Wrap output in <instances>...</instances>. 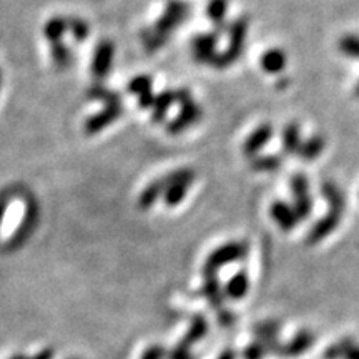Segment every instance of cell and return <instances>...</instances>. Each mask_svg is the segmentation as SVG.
Returning a JSON list of instances; mask_svg holds the SVG:
<instances>
[{
    "label": "cell",
    "mask_w": 359,
    "mask_h": 359,
    "mask_svg": "<svg viewBox=\"0 0 359 359\" xmlns=\"http://www.w3.org/2000/svg\"><path fill=\"white\" fill-rule=\"evenodd\" d=\"M190 6L183 0H170L166 3L165 12L150 29L142 32V42L149 52H157L168 42L170 34L175 29H178L180 23L185 19H188Z\"/></svg>",
    "instance_id": "1"
},
{
    "label": "cell",
    "mask_w": 359,
    "mask_h": 359,
    "mask_svg": "<svg viewBox=\"0 0 359 359\" xmlns=\"http://www.w3.org/2000/svg\"><path fill=\"white\" fill-rule=\"evenodd\" d=\"M177 103H180L182 110L173 120H170L166 125V131L170 135H180L186 129L193 127L195 123L199 122L202 118V107L195 103L193 97H191L190 90L178 89L177 90Z\"/></svg>",
    "instance_id": "2"
},
{
    "label": "cell",
    "mask_w": 359,
    "mask_h": 359,
    "mask_svg": "<svg viewBox=\"0 0 359 359\" xmlns=\"http://www.w3.org/2000/svg\"><path fill=\"white\" fill-rule=\"evenodd\" d=\"M246 34H248V19L241 17L235 20L230 27V43L228 49L223 54H218L215 58V69H228L237 60L241 57L243 47H245Z\"/></svg>",
    "instance_id": "3"
},
{
    "label": "cell",
    "mask_w": 359,
    "mask_h": 359,
    "mask_svg": "<svg viewBox=\"0 0 359 359\" xmlns=\"http://www.w3.org/2000/svg\"><path fill=\"white\" fill-rule=\"evenodd\" d=\"M246 251H248L246 243H239V241H231V243H226V245L219 246V248L215 250L208 257V259H206L203 273H217L221 266L245 258Z\"/></svg>",
    "instance_id": "4"
},
{
    "label": "cell",
    "mask_w": 359,
    "mask_h": 359,
    "mask_svg": "<svg viewBox=\"0 0 359 359\" xmlns=\"http://www.w3.org/2000/svg\"><path fill=\"white\" fill-rule=\"evenodd\" d=\"M39 223V205L34 198H30L29 202H25V213H23L22 221H20L19 228L15 230V233L12 235V238L9 239V245L7 248L9 250H19L29 241V238L32 237L35 228H37Z\"/></svg>",
    "instance_id": "5"
},
{
    "label": "cell",
    "mask_w": 359,
    "mask_h": 359,
    "mask_svg": "<svg viewBox=\"0 0 359 359\" xmlns=\"http://www.w3.org/2000/svg\"><path fill=\"white\" fill-rule=\"evenodd\" d=\"M171 183L163 193L166 206H177L183 202L185 195L188 193L191 183L195 180V171L190 168H182L171 171Z\"/></svg>",
    "instance_id": "6"
},
{
    "label": "cell",
    "mask_w": 359,
    "mask_h": 359,
    "mask_svg": "<svg viewBox=\"0 0 359 359\" xmlns=\"http://www.w3.org/2000/svg\"><path fill=\"white\" fill-rule=\"evenodd\" d=\"M115 57V45L111 40H102L97 47H95L94 58H91V74L97 80L105 78L110 74L111 63Z\"/></svg>",
    "instance_id": "7"
},
{
    "label": "cell",
    "mask_w": 359,
    "mask_h": 359,
    "mask_svg": "<svg viewBox=\"0 0 359 359\" xmlns=\"http://www.w3.org/2000/svg\"><path fill=\"white\" fill-rule=\"evenodd\" d=\"M219 37V32L215 34H202L193 37L191 42V50H193V57L199 63H206V65H213L215 58H217V42Z\"/></svg>",
    "instance_id": "8"
},
{
    "label": "cell",
    "mask_w": 359,
    "mask_h": 359,
    "mask_svg": "<svg viewBox=\"0 0 359 359\" xmlns=\"http://www.w3.org/2000/svg\"><path fill=\"white\" fill-rule=\"evenodd\" d=\"M342 211L345 208H336V206H329L328 213L325 218H321L316 225L313 226L308 235V243L309 245H316V243L323 241L329 233H333L338 228L339 221H341Z\"/></svg>",
    "instance_id": "9"
},
{
    "label": "cell",
    "mask_w": 359,
    "mask_h": 359,
    "mask_svg": "<svg viewBox=\"0 0 359 359\" xmlns=\"http://www.w3.org/2000/svg\"><path fill=\"white\" fill-rule=\"evenodd\" d=\"M122 113H123L122 103H120V105H105V109L100 110L98 113L91 115V117L85 120L83 130H85L87 135H97L98 131H102L103 129H107V127L111 125V123H113Z\"/></svg>",
    "instance_id": "10"
},
{
    "label": "cell",
    "mask_w": 359,
    "mask_h": 359,
    "mask_svg": "<svg viewBox=\"0 0 359 359\" xmlns=\"http://www.w3.org/2000/svg\"><path fill=\"white\" fill-rule=\"evenodd\" d=\"M271 138H273V127L268 125V123H266V125L258 127V129L254 130L253 133L248 137V140L245 142L243 151H245V155L248 158H254Z\"/></svg>",
    "instance_id": "11"
},
{
    "label": "cell",
    "mask_w": 359,
    "mask_h": 359,
    "mask_svg": "<svg viewBox=\"0 0 359 359\" xmlns=\"http://www.w3.org/2000/svg\"><path fill=\"white\" fill-rule=\"evenodd\" d=\"M170 183H171L170 173L166 175V177H162V178L155 180V182H151L150 185L142 191V195H140V198H138L140 208L146 210V208H150V206H153V203L160 198V195L165 193V190L168 188Z\"/></svg>",
    "instance_id": "12"
},
{
    "label": "cell",
    "mask_w": 359,
    "mask_h": 359,
    "mask_svg": "<svg viewBox=\"0 0 359 359\" xmlns=\"http://www.w3.org/2000/svg\"><path fill=\"white\" fill-rule=\"evenodd\" d=\"M271 217H273L274 221L278 223L279 228L285 231L293 230L299 221L296 211H294L293 206H290L288 203L285 202H276L273 206H271Z\"/></svg>",
    "instance_id": "13"
},
{
    "label": "cell",
    "mask_w": 359,
    "mask_h": 359,
    "mask_svg": "<svg viewBox=\"0 0 359 359\" xmlns=\"http://www.w3.org/2000/svg\"><path fill=\"white\" fill-rule=\"evenodd\" d=\"M177 102V90H165L155 97V103L151 107V120L155 123H162L168 113L170 107Z\"/></svg>",
    "instance_id": "14"
},
{
    "label": "cell",
    "mask_w": 359,
    "mask_h": 359,
    "mask_svg": "<svg viewBox=\"0 0 359 359\" xmlns=\"http://www.w3.org/2000/svg\"><path fill=\"white\" fill-rule=\"evenodd\" d=\"M205 274V285H203L202 296H205L210 301L213 308H221L223 293L219 288V281L217 273H203Z\"/></svg>",
    "instance_id": "15"
},
{
    "label": "cell",
    "mask_w": 359,
    "mask_h": 359,
    "mask_svg": "<svg viewBox=\"0 0 359 359\" xmlns=\"http://www.w3.org/2000/svg\"><path fill=\"white\" fill-rule=\"evenodd\" d=\"M313 341H314L313 334L308 333V331H301V333H299L290 345L279 346L278 354H283V356H296V354H301L305 353L306 349H309L311 345H313Z\"/></svg>",
    "instance_id": "16"
},
{
    "label": "cell",
    "mask_w": 359,
    "mask_h": 359,
    "mask_svg": "<svg viewBox=\"0 0 359 359\" xmlns=\"http://www.w3.org/2000/svg\"><path fill=\"white\" fill-rule=\"evenodd\" d=\"M206 331H208V325H206L205 318L193 316V319H191V326H190L188 333H186L185 336L182 338V341H180L178 346L190 349L191 345H195V342L199 341V339L205 338Z\"/></svg>",
    "instance_id": "17"
},
{
    "label": "cell",
    "mask_w": 359,
    "mask_h": 359,
    "mask_svg": "<svg viewBox=\"0 0 359 359\" xmlns=\"http://www.w3.org/2000/svg\"><path fill=\"white\" fill-rule=\"evenodd\" d=\"M286 65L285 52L279 49H271L265 52L261 57V67L266 74H279Z\"/></svg>",
    "instance_id": "18"
},
{
    "label": "cell",
    "mask_w": 359,
    "mask_h": 359,
    "mask_svg": "<svg viewBox=\"0 0 359 359\" xmlns=\"http://www.w3.org/2000/svg\"><path fill=\"white\" fill-rule=\"evenodd\" d=\"M323 150H325V140L319 135H314V137L306 140L305 143H301L298 155L303 162H313L323 153Z\"/></svg>",
    "instance_id": "19"
},
{
    "label": "cell",
    "mask_w": 359,
    "mask_h": 359,
    "mask_svg": "<svg viewBox=\"0 0 359 359\" xmlns=\"http://www.w3.org/2000/svg\"><path fill=\"white\" fill-rule=\"evenodd\" d=\"M301 146V135H299L298 123H290L283 131V155L298 153Z\"/></svg>",
    "instance_id": "20"
},
{
    "label": "cell",
    "mask_w": 359,
    "mask_h": 359,
    "mask_svg": "<svg viewBox=\"0 0 359 359\" xmlns=\"http://www.w3.org/2000/svg\"><path fill=\"white\" fill-rule=\"evenodd\" d=\"M67 30H69V20H67V17H52L43 27V35H45V39L50 43H55L62 40Z\"/></svg>",
    "instance_id": "21"
},
{
    "label": "cell",
    "mask_w": 359,
    "mask_h": 359,
    "mask_svg": "<svg viewBox=\"0 0 359 359\" xmlns=\"http://www.w3.org/2000/svg\"><path fill=\"white\" fill-rule=\"evenodd\" d=\"M50 45H52V49H50L52 60H54L55 67H57L58 70L69 69V67L72 65V60H74V55H72L70 47L65 45L62 40H60V42L50 43Z\"/></svg>",
    "instance_id": "22"
},
{
    "label": "cell",
    "mask_w": 359,
    "mask_h": 359,
    "mask_svg": "<svg viewBox=\"0 0 359 359\" xmlns=\"http://www.w3.org/2000/svg\"><path fill=\"white\" fill-rule=\"evenodd\" d=\"M87 95H89V98L100 100V102H103L105 105H120V103H122V97H120L117 91L107 89L102 83L91 85L89 91H87Z\"/></svg>",
    "instance_id": "23"
},
{
    "label": "cell",
    "mask_w": 359,
    "mask_h": 359,
    "mask_svg": "<svg viewBox=\"0 0 359 359\" xmlns=\"http://www.w3.org/2000/svg\"><path fill=\"white\" fill-rule=\"evenodd\" d=\"M246 293H248V276L245 271H239L226 285V294L233 299H241Z\"/></svg>",
    "instance_id": "24"
},
{
    "label": "cell",
    "mask_w": 359,
    "mask_h": 359,
    "mask_svg": "<svg viewBox=\"0 0 359 359\" xmlns=\"http://www.w3.org/2000/svg\"><path fill=\"white\" fill-rule=\"evenodd\" d=\"M226 12H228V0H210L206 14H208L211 22L218 25V32L225 29V23L223 22H225Z\"/></svg>",
    "instance_id": "25"
},
{
    "label": "cell",
    "mask_w": 359,
    "mask_h": 359,
    "mask_svg": "<svg viewBox=\"0 0 359 359\" xmlns=\"http://www.w3.org/2000/svg\"><path fill=\"white\" fill-rule=\"evenodd\" d=\"M283 165V157L279 155H266V157L251 158V168L257 171H274Z\"/></svg>",
    "instance_id": "26"
},
{
    "label": "cell",
    "mask_w": 359,
    "mask_h": 359,
    "mask_svg": "<svg viewBox=\"0 0 359 359\" xmlns=\"http://www.w3.org/2000/svg\"><path fill=\"white\" fill-rule=\"evenodd\" d=\"M294 197V211H296L299 219L309 218L311 210H313V202H311L309 191H303V193L293 195Z\"/></svg>",
    "instance_id": "27"
},
{
    "label": "cell",
    "mask_w": 359,
    "mask_h": 359,
    "mask_svg": "<svg viewBox=\"0 0 359 359\" xmlns=\"http://www.w3.org/2000/svg\"><path fill=\"white\" fill-rule=\"evenodd\" d=\"M323 195H325L326 202H328L329 206H336V208H345V195H342V191L338 188L334 183L331 182H326L325 185H323Z\"/></svg>",
    "instance_id": "28"
},
{
    "label": "cell",
    "mask_w": 359,
    "mask_h": 359,
    "mask_svg": "<svg viewBox=\"0 0 359 359\" xmlns=\"http://www.w3.org/2000/svg\"><path fill=\"white\" fill-rule=\"evenodd\" d=\"M67 20H69V32L72 34V37L77 40V42H85V39L90 34L89 23L83 19L77 17H67Z\"/></svg>",
    "instance_id": "29"
},
{
    "label": "cell",
    "mask_w": 359,
    "mask_h": 359,
    "mask_svg": "<svg viewBox=\"0 0 359 359\" xmlns=\"http://www.w3.org/2000/svg\"><path fill=\"white\" fill-rule=\"evenodd\" d=\"M150 90H153V78L150 75H138V77L130 80L129 94L140 97V95Z\"/></svg>",
    "instance_id": "30"
},
{
    "label": "cell",
    "mask_w": 359,
    "mask_h": 359,
    "mask_svg": "<svg viewBox=\"0 0 359 359\" xmlns=\"http://www.w3.org/2000/svg\"><path fill=\"white\" fill-rule=\"evenodd\" d=\"M339 50L351 58H359V37L358 35H346L339 40Z\"/></svg>",
    "instance_id": "31"
},
{
    "label": "cell",
    "mask_w": 359,
    "mask_h": 359,
    "mask_svg": "<svg viewBox=\"0 0 359 359\" xmlns=\"http://www.w3.org/2000/svg\"><path fill=\"white\" fill-rule=\"evenodd\" d=\"M353 346V341L351 339H345V341L338 342V345L331 346V348L326 351L325 358L326 359H336V358H345V354L348 353V349Z\"/></svg>",
    "instance_id": "32"
},
{
    "label": "cell",
    "mask_w": 359,
    "mask_h": 359,
    "mask_svg": "<svg viewBox=\"0 0 359 359\" xmlns=\"http://www.w3.org/2000/svg\"><path fill=\"white\" fill-rule=\"evenodd\" d=\"M266 348L261 345V342H254V345H250L245 351V359H261L265 356Z\"/></svg>",
    "instance_id": "33"
},
{
    "label": "cell",
    "mask_w": 359,
    "mask_h": 359,
    "mask_svg": "<svg viewBox=\"0 0 359 359\" xmlns=\"http://www.w3.org/2000/svg\"><path fill=\"white\" fill-rule=\"evenodd\" d=\"M165 354H166V351L163 349L162 346L153 345L142 354V359H163L165 358Z\"/></svg>",
    "instance_id": "34"
},
{
    "label": "cell",
    "mask_w": 359,
    "mask_h": 359,
    "mask_svg": "<svg viewBox=\"0 0 359 359\" xmlns=\"http://www.w3.org/2000/svg\"><path fill=\"white\" fill-rule=\"evenodd\" d=\"M153 103H155L153 90L145 91V94H142V95H140V97H138V105H140V109L149 110V109H151V107H153Z\"/></svg>",
    "instance_id": "35"
},
{
    "label": "cell",
    "mask_w": 359,
    "mask_h": 359,
    "mask_svg": "<svg viewBox=\"0 0 359 359\" xmlns=\"http://www.w3.org/2000/svg\"><path fill=\"white\" fill-rule=\"evenodd\" d=\"M168 359H195V358L190 354V349L182 348V346H177V348H175L170 353Z\"/></svg>",
    "instance_id": "36"
},
{
    "label": "cell",
    "mask_w": 359,
    "mask_h": 359,
    "mask_svg": "<svg viewBox=\"0 0 359 359\" xmlns=\"http://www.w3.org/2000/svg\"><path fill=\"white\" fill-rule=\"evenodd\" d=\"M7 208H9V195L2 193L0 195V225H2L3 217H6Z\"/></svg>",
    "instance_id": "37"
},
{
    "label": "cell",
    "mask_w": 359,
    "mask_h": 359,
    "mask_svg": "<svg viewBox=\"0 0 359 359\" xmlns=\"http://www.w3.org/2000/svg\"><path fill=\"white\" fill-rule=\"evenodd\" d=\"M54 354H55L54 349L45 348V349L40 351V353L35 354L34 358H29V359H54Z\"/></svg>",
    "instance_id": "38"
},
{
    "label": "cell",
    "mask_w": 359,
    "mask_h": 359,
    "mask_svg": "<svg viewBox=\"0 0 359 359\" xmlns=\"http://www.w3.org/2000/svg\"><path fill=\"white\" fill-rule=\"evenodd\" d=\"M219 323H221L223 326H230L231 323H233V314L228 313V311H223V313H219Z\"/></svg>",
    "instance_id": "39"
},
{
    "label": "cell",
    "mask_w": 359,
    "mask_h": 359,
    "mask_svg": "<svg viewBox=\"0 0 359 359\" xmlns=\"http://www.w3.org/2000/svg\"><path fill=\"white\" fill-rule=\"evenodd\" d=\"M345 359H359V348L358 346H351L348 349V353L345 354Z\"/></svg>",
    "instance_id": "40"
},
{
    "label": "cell",
    "mask_w": 359,
    "mask_h": 359,
    "mask_svg": "<svg viewBox=\"0 0 359 359\" xmlns=\"http://www.w3.org/2000/svg\"><path fill=\"white\" fill-rule=\"evenodd\" d=\"M218 359H235V353L231 349H226Z\"/></svg>",
    "instance_id": "41"
},
{
    "label": "cell",
    "mask_w": 359,
    "mask_h": 359,
    "mask_svg": "<svg viewBox=\"0 0 359 359\" xmlns=\"http://www.w3.org/2000/svg\"><path fill=\"white\" fill-rule=\"evenodd\" d=\"M10 359H29V358H25V356H20V354H17V356H12Z\"/></svg>",
    "instance_id": "42"
},
{
    "label": "cell",
    "mask_w": 359,
    "mask_h": 359,
    "mask_svg": "<svg viewBox=\"0 0 359 359\" xmlns=\"http://www.w3.org/2000/svg\"><path fill=\"white\" fill-rule=\"evenodd\" d=\"M0 87H2V70H0Z\"/></svg>",
    "instance_id": "43"
},
{
    "label": "cell",
    "mask_w": 359,
    "mask_h": 359,
    "mask_svg": "<svg viewBox=\"0 0 359 359\" xmlns=\"http://www.w3.org/2000/svg\"><path fill=\"white\" fill-rule=\"evenodd\" d=\"M356 95H358V97H359V83H358V85H356Z\"/></svg>",
    "instance_id": "44"
}]
</instances>
